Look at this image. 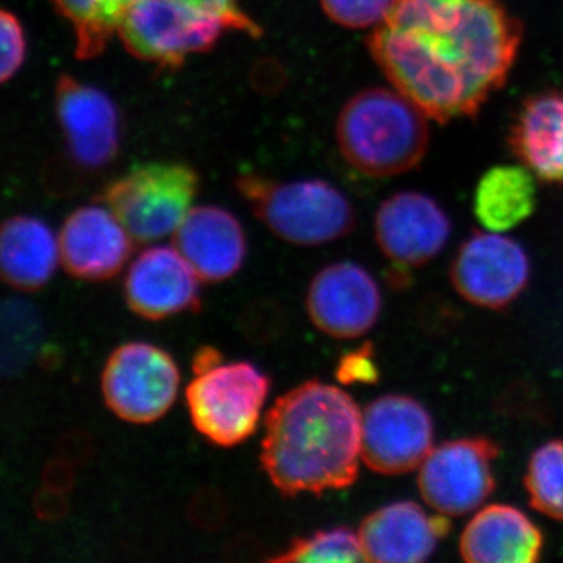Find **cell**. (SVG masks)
Masks as SVG:
<instances>
[{
  "mask_svg": "<svg viewBox=\"0 0 563 563\" xmlns=\"http://www.w3.org/2000/svg\"><path fill=\"white\" fill-rule=\"evenodd\" d=\"M523 25L503 0H396L366 47L429 120L474 118L509 79Z\"/></svg>",
  "mask_w": 563,
  "mask_h": 563,
  "instance_id": "6da1fadb",
  "label": "cell"
},
{
  "mask_svg": "<svg viewBox=\"0 0 563 563\" xmlns=\"http://www.w3.org/2000/svg\"><path fill=\"white\" fill-rule=\"evenodd\" d=\"M361 461L362 412L342 388L309 380L266 413L261 462L282 495L343 490L357 479Z\"/></svg>",
  "mask_w": 563,
  "mask_h": 563,
  "instance_id": "7a4b0ae2",
  "label": "cell"
},
{
  "mask_svg": "<svg viewBox=\"0 0 563 563\" xmlns=\"http://www.w3.org/2000/svg\"><path fill=\"white\" fill-rule=\"evenodd\" d=\"M344 161L365 176L412 172L429 146L428 117L401 91L368 88L344 103L336 121Z\"/></svg>",
  "mask_w": 563,
  "mask_h": 563,
  "instance_id": "3957f363",
  "label": "cell"
},
{
  "mask_svg": "<svg viewBox=\"0 0 563 563\" xmlns=\"http://www.w3.org/2000/svg\"><path fill=\"white\" fill-rule=\"evenodd\" d=\"M236 188L255 217L284 242L318 246L335 242L354 229L351 202L329 181H279L250 173L236 179Z\"/></svg>",
  "mask_w": 563,
  "mask_h": 563,
  "instance_id": "277c9868",
  "label": "cell"
},
{
  "mask_svg": "<svg viewBox=\"0 0 563 563\" xmlns=\"http://www.w3.org/2000/svg\"><path fill=\"white\" fill-rule=\"evenodd\" d=\"M199 179L180 163L133 166L102 191L103 206L117 217L135 244L172 235L191 210Z\"/></svg>",
  "mask_w": 563,
  "mask_h": 563,
  "instance_id": "5b68a950",
  "label": "cell"
},
{
  "mask_svg": "<svg viewBox=\"0 0 563 563\" xmlns=\"http://www.w3.org/2000/svg\"><path fill=\"white\" fill-rule=\"evenodd\" d=\"M269 379L250 362L221 363L199 374L185 391L192 426L222 448L250 439L261 421Z\"/></svg>",
  "mask_w": 563,
  "mask_h": 563,
  "instance_id": "8992f818",
  "label": "cell"
},
{
  "mask_svg": "<svg viewBox=\"0 0 563 563\" xmlns=\"http://www.w3.org/2000/svg\"><path fill=\"white\" fill-rule=\"evenodd\" d=\"M225 24L176 0H136L118 27L121 43L133 57L177 69L192 54L210 51Z\"/></svg>",
  "mask_w": 563,
  "mask_h": 563,
  "instance_id": "52a82bcc",
  "label": "cell"
},
{
  "mask_svg": "<svg viewBox=\"0 0 563 563\" xmlns=\"http://www.w3.org/2000/svg\"><path fill=\"white\" fill-rule=\"evenodd\" d=\"M180 373L168 352L143 342L121 344L102 369L107 407L132 424H150L176 401Z\"/></svg>",
  "mask_w": 563,
  "mask_h": 563,
  "instance_id": "ba28073f",
  "label": "cell"
},
{
  "mask_svg": "<svg viewBox=\"0 0 563 563\" xmlns=\"http://www.w3.org/2000/svg\"><path fill=\"white\" fill-rule=\"evenodd\" d=\"M498 446L485 439H459L432 448L418 468L422 501L444 517L476 512L495 490Z\"/></svg>",
  "mask_w": 563,
  "mask_h": 563,
  "instance_id": "9c48e42d",
  "label": "cell"
},
{
  "mask_svg": "<svg viewBox=\"0 0 563 563\" xmlns=\"http://www.w3.org/2000/svg\"><path fill=\"white\" fill-rule=\"evenodd\" d=\"M433 448L426 407L404 395H387L362 413V462L374 473L398 476L420 468Z\"/></svg>",
  "mask_w": 563,
  "mask_h": 563,
  "instance_id": "30bf717a",
  "label": "cell"
},
{
  "mask_svg": "<svg viewBox=\"0 0 563 563\" xmlns=\"http://www.w3.org/2000/svg\"><path fill=\"white\" fill-rule=\"evenodd\" d=\"M531 263L523 247L499 232H476L462 244L451 268L455 291L484 309H503L523 292Z\"/></svg>",
  "mask_w": 563,
  "mask_h": 563,
  "instance_id": "8fae6325",
  "label": "cell"
},
{
  "mask_svg": "<svg viewBox=\"0 0 563 563\" xmlns=\"http://www.w3.org/2000/svg\"><path fill=\"white\" fill-rule=\"evenodd\" d=\"M383 296L372 274L357 263L340 262L322 268L307 291V312L325 335L357 339L379 320Z\"/></svg>",
  "mask_w": 563,
  "mask_h": 563,
  "instance_id": "7c38bea8",
  "label": "cell"
},
{
  "mask_svg": "<svg viewBox=\"0 0 563 563\" xmlns=\"http://www.w3.org/2000/svg\"><path fill=\"white\" fill-rule=\"evenodd\" d=\"M55 111L70 161L79 168L98 172L114 161L120 151V114L109 96L62 74Z\"/></svg>",
  "mask_w": 563,
  "mask_h": 563,
  "instance_id": "4fadbf2b",
  "label": "cell"
},
{
  "mask_svg": "<svg viewBox=\"0 0 563 563\" xmlns=\"http://www.w3.org/2000/svg\"><path fill=\"white\" fill-rule=\"evenodd\" d=\"M377 246L401 266H421L443 251L451 222L442 207L417 191L396 192L385 199L374 218Z\"/></svg>",
  "mask_w": 563,
  "mask_h": 563,
  "instance_id": "5bb4252c",
  "label": "cell"
},
{
  "mask_svg": "<svg viewBox=\"0 0 563 563\" xmlns=\"http://www.w3.org/2000/svg\"><path fill=\"white\" fill-rule=\"evenodd\" d=\"M198 274L174 246H154L133 261L124 280L129 309L144 320L161 321L198 312Z\"/></svg>",
  "mask_w": 563,
  "mask_h": 563,
  "instance_id": "9a60e30c",
  "label": "cell"
},
{
  "mask_svg": "<svg viewBox=\"0 0 563 563\" xmlns=\"http://www.w3.org/2000/svg\"><path fill=\"white\" fill-rule=\"evenodd\" d=\"M58 250L69 276L99 282L111 279L124 268L133 240L107 207L88 206L66 218Z\"/></svg>",
  "mask_w": 563,
  "mask_h": 563,
  "instance_id": "2e32d148",
  "label": "cell"
},
{
  "mask_svg": "<svg viewBox=\"0 0 563 563\" xmlns=\"http://www.w3.org/2000/svg\"><path fill=\"white\" fill-rule=\"evenodd\" d=\"M448 518L442 514H426L412 501L380 507L358 528L363 559L373 563L428 561L440 540L450 532Z\"/></svg>",
  "mask_w": 563,
  "mask_h": 563,
  "instance_id": "e0dca14e",
  "label": "cell"
},
{
  "mask_svg": "<svg viewBox=\"0 0 563 563\" xmlns=\"http://www.w3.org/2000/svg\"><path fill=\"white\" fill-rule=\"evenodd\" d=\"M173 235V246L203 282L231 279L242 268L246 236L231 211L217 206L195 207Z\"/></svg>",
  "mask_w": 563,
  "mask_h": 563,
  "instance_id": "ac0fdd59",
  "label": "cell"
},
{
  "mask_svg": "<svg viewBox=\"0 0 563 563\" xmlns=\"http://www.w3.org/2000/svg\"><path fill=\"white\" fill-rule=\"evenodd\" d=\"M543 536L528 515L506 504L474 514L462 532L459 551L470 563H533L542 558Z\"/></svg>",
  "mask_w": 563,
  "mask_h": 563,
  "instance_id": "d6986e66",
  "label": "cell"
},
{
  "mask_svg": "<svg viewBox=\"0 0 563 563\" xmlns=\"http://www.w3.org/2000/svg\"><path fill=\"white\" fill-rule=\"evenodd\" d=\"M509 146L537 179L563 184V90L537 92L521 103Z\"/></svg>",
  "mask_w": 563,
  "mask_h": 563,
  "instance_id": "ffe728a7",
  "label": "cell"
},
{
  "mask_svg": "<svg viewBox=\"0 0 563 563\" xmlns=\"http://www.w3.org/2000/svg\"><path fill=\"white\" fill-rule=\"evenodd\" d=\"M60 261L58 239L46 222L27 214L3 221L0 232V274L11 288L38 291L54 276Z\"/></svg>",
  "mask_w": 563,
  "mask_h": 563,
  "instance_id": "44dd1931",
  "label": "cell"
},
{
  "mask_svg": "<svg viewBox=\"0 0 563 563\" xmlns=\"http://www.w3.org/2000/svg\"><path fill=\"white\" fill-rule=\"evenodd\" d=\"M533 174L526 166L488 169L474 192V214L490 232H507L528 220L537 206Z\"/></svg>",
  "mask_w": 563,
  "mask_h": 563,
  "instance_id": "7402d4cb",
  "label": "cell"
},
{
  "mask_svg": "<svg viewBox=\"0 0 563 563\" xmlns=\"http://www.w3.org/2000/svg\"><path fill=\"white\" fill-rule=\"evenodd\" d=\"M76 32L80 60L98 57L136 0H52Z\"/></svg>",
  "mask_w": 563,
  "mask_h": 563,
  "instance_id": "603a6c76",
  "label": "cell"
},
{
  "mask_svg": "<svg viewBox=\"0 0 563 563\" xmlns=\"http://www.w3.org/2000/svg\"><path fill=\"white\" fill-rule=\"evenodd\" d=\"M0 366L5 377L24 373L38 357L43 340V322L33 303L21 298H7L0 312Z\"/></svg>",
  "mask_w": 563,
  "mask_h": 563,
  "instance_id": "cb8c5ba5",
  "label": "cell"
},
{
  "mask_svg": "<svg viewBox=\"0 0 563 563\" xmlns=\"http://www.w3.org/2000/svg\"><path fill=\"white\" fill-rule=\"evenodd\" d=\"M525 484L533 509L563 521V440L544 443L532 454Z\"/></svg>",
  "mask_w": 563,
  "mask_h": 563,
  "instance_id": "d4e9b609",
  "label": "cell"
},
{
  "mask_svg": "<svg viewBox=\"0 0 563 563\" xmlns=\"http://www.w3.org/2000/svg\"><path fill=\"white\" fill-rule=\"evenodd\" d=\"M363 559L358 533L350 528L318 531L292 540L287 550L268 559L272 563H355Z\"/></svg>",
  "mask_w": 563,
  "mask_h": 563,
  "instance_id": "484cf974",
  "label": "cell"
},
{
  "mask_svg": "<svg viewBox=\"0 0 563 563\" xmlns=\"http://www.w3.org/2000/svg\"><path fill=\"white\" fill-rule=\"evenodd\" d=\"M322 10L342 27H377L390 13L396 0H320Z\"/></svg>",
  "mask_w": 563,
  "mask_h": 563,
  "instance_id": "4316f807",
  "label": "cell"
},
{
  "mask_svg": "<svg viewBox=\"0 0 563 563\" xmlns=\"http://www.w3.org/2000/svg\"><path fill=\"white\" fill-rule=\"evenodd\" d=\"M285 313L272 299H255L240 314V331L250 342L265 344L274 342L285 329Z\"/></svg>",
  "mask_w": 563,
  "mask_h": 563,
  "instance_id": "83f0119b",
  "label": "cell"
},
{
  "mask_svg": "<svg viewBox=\"0 0 563 563\" xmlns=\"http://www.w3.org/2000/svg\"><path fill=\"white\" fill-rule=\"evenodd\" d=\"M0 41H2L0 79L5 84L21 69L25 60V49H27L21 21L9 10L0 11Z\"/></svg>",
  "mask_w": 563,
  "mask_h": 563,
  "instance_id": "f1b7e54d",
  "label": "cell"
},
{
  "mask_svg": "<svg viewBox=\"0 0 563 563\" xmlns=\"http://www.w3.org/2000/svg\"><path fill=\"white\" fill-rule=\"evenodd\" d=\"M228 501L217 488H201L188 504V520L202 531H218L228 520Z\"/></svg>",
  "mask_w": 563,
  "mask_h": 563,
  "instance_id": "f546056e",
  "label": "cell"
},
{
  "mask_svg": "<svg viewBox=\"0 0 563 563\" xmlns=\"http://www.w3.org/2000/svg\"><path fill=\"white\" fill-rule=\"evenodd\" d=\"M176 2L190 7L192 10L201 11V13L220 18L225 27L233 29V31L247 33L254 38L262 36V29L240 9L236 0H176Z\"/></svg>",
  "mask_w": 563,
  "mask_h": 563,
  "instance_id": "4dcf8cb0",
  "label": "cell"
},
{
  "mask_svg": "<svg viewBox=\"0 0 563 563\" xmlns=\"http://www.w3.org/2000/svg\"><path fill=\"white\" fill-rule=\"evenodd\" d=\"M336 377L343 384L373 383L376 380V366L366 351H355L344 355L336 368Z\"/></svg>",
  "mask_w": 563,
  "mask_h": 563,
  "instance_id": "1f68e13d",
  "label": "cell"
},
{
  "mask_svg": "<svg viewBox=\"0 0 563 563\" xmlns=\"http://www.w3.org/2000/svg\"><path fill=\"white\" fill-rule=\"evenodd\" d=\"M33 512L36 518L46 523H55L60 521L68 514V499H66V493L55 490V488L43 487L36 490L33 496Z\"/></svg>",
  "mask_w": 563,
  "mask_h": 563,
  "instance_id": "d6a6232c",
  "label": "cell"
},
{
  "mask_svg": "<svg viewBox=\"0 0 563 563\" xmlns=\"http://www.w3.org/2000/svg\"><path fill=\"white\" fill-rule=\"evenodd\" d=\"M92 451H95L92 439L84 431L66 432L55 446V455L73 463L74 466L84 465L90 461Z\"/></svg>",
  "mask_w": 563,
  "mask_h": 563,
  "instance_id": "836d02e7",
  "label": "cell"
},
{
  "mask_svg": "<svg viewBox=\"0 0 563 563\" xmlns=\"http://www.w3.org/2000/svg\"><path fill=\"white\" fill-rule=\"evenodd\" d=\"M74 468H76V466H74L73 463L55 455V457L44 466L43 485L68 495L74 488V483H76Z\"/></svg>",
  "mask_w": 563,
  "mask_h": 563,
  "instance_id": "e575fe53",
  "label": "cell"
},
{
  "mask_svg": "<svg viewBox=\"0 0 563 563\" xmlns=\"http://www.w3.org/2000/svg\"><path fill=\"white\" fill-rule=\"evenodd\" d=\"M221 363L222 355L217 347L202 346L196 351L195 357H192V372H195V376H199V374L211 372Z\"/></svg>",
  "mask_w": 563,
  "mask_h": 563,
  "instance_id": "d590c367",
  "label": "cell"
}]
</instances>
